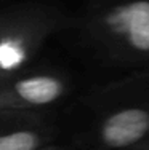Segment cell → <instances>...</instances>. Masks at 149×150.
<instances>
[{"instance_id": "obj_1", "label": "cell", "mask_w": 149, "mask_h": 150, "mask_svg": "<svg viewBox=\"0 0 149 150\" xmlns=\"http://www.w3.org/2000/svg\"><path fill=\"white\" fill-rule=\"evenodd\" d=\"M76 27L98 58L115 64L149 61V0H88Z\"/></svg>"}, {"instance_id": "obj_2", "label": "cell", "mask_w": 149, "mask_h": 150, "mask_svg": "<svg viewBox=\"0 0 149 150\" xmlns=\"http://www.w3.org/2000/svg\"><path fill=\"white\" fill-rule=\"evenodd\" d=\"M63 26L61 11L47 3L26 2L0 10V85L26 72Z\"/></svg>"}, {"instance_id": "obj_3", "label": "cell", "mask_w": 149, "mask_h": 150, "mask_svg": "<svg viewBox=\"0 0 149 150\" xmlns=\"http://www.w3.org/2000/svg\"><path fill=\"white\" fill-rule=\"evenodd\" d=\"M69 91V81L58 72H23L0 85V110L40 112L59 102Z\"/></svg>"}, {"instance_id": "obj_4", "label": "cell", "mask_w": 149, "mask_h": 150, "mask_svg": "<svg viewBox=\"0 0 149 150\" xmlns=\"http://www.w3.org/2000/svg\"><path fill=\"white\" fill-rule=\"evenodd\" d=\"M149 139V101L123 104L95 125L93 141L103 150H133Z\"/></svg>"}, {"instance_id": "obj_5", "label": "cell", "mask_w": 149, "mask_h": 150, "mask_svg": "<svg viewBox=\"0 0 149 150\" xmlns=\"http://www.w3.org/2000/svg\"><path fill=\"white\" fill-rule=\"evenodd\" d=\"M53 136L40 112L0 110V150H38L51 144Z\"/></svg>"}, {"instance_id": "obj_6", "label": "cell", "mask_w": 149, "mask_h": 150, "mask_svg": "<svg viewBox=\"0 0 149 150\" xmlns=\"http://www.w3.org/2000/svg\"><path fill=\"white\" fill-rule=\"evenodd\" d=\"M38 150H67V149H64V147H59V145L48 144V145H45V147H42V149H38Z\"/></svg>"}, {"instance_id": "obj_7", "label": "cell", "mask_w": 149, "mask_h": 150, "mask_svg": "<svg viewBox=\"0 0 149 150\" xmlns=\"http://www.w3.org/2000/svg\"><path fill=\"white\" fill-rule=\"evenodd\" d=\"M133 150H149V139H148L146 142H143L141 145H138L136 149H133Z\"/></svg>"}]
</instances>
